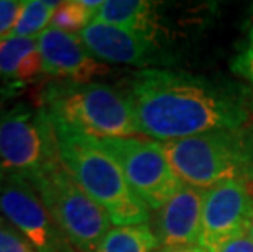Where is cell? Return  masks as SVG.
<instances>
[{"instance_id":"obj_18","label":"cell","mask_w":253,"mask_h":252,"mask_svg":"<svg viewBox=\"0 0 253 252\" xmlns=\"http://www.w3.org/2000/svg\"><path fill=\"white\" fill-rule=\"evenodd\" d=\"M230 69L237 77L242 79V84H245L253 92V25L249 31L245 45L230 62Z\"/></svg>"},{"instance_id":"obj_22","label":"cell","mask_w":253,"mask_h":252,"mask_svg":"<svg viewBox=\"0 0 253 252\" xmlns=\"http://www.w3.org/2000/svg\"><path fill=\"white\" fill-rule=\"evenodd\" d=\"M216 252H253V239L247 233L240 238H235L229 243L222 244Z\"/></svg>"},{"instance_id":"obj_6","label":"cell","mask_w":253,"mask_h":252,"mask_svg":"<svg viewBox=\"0 0 253 252\" xmlns=\"http://www.w3.org/2000/svg\"><path fill=\"white\" fill-rule=\"evenodd\" d=\"M30 184L75 251L95 252L98 249L101 239L111 229V219L98 203L85 194L62 164Z\"/></svg>"},{"instance_id":"obj_2","label":"cell","mask_w":253,"mask_h":252,"mask_svg":"<svg viewBox=\"0 0 253 252\" xmlns=\"http://www.w3.org/2000/svg\"><path fill=\"white\" fill-rule=\"evenodd\" d=\"M62 165L91 200L108 213L116 226L150 221V208L127 184L118 162L90 136L52 123Z\"/></svg>"},{"instance_id":"obj_23","label":"cell","mask_w":253,"mask_h":252,"mask_svg":"<svg viewBox=\"0 0 253 252\" xmlns=\"http://www.w3.org/2000/svg\"><path fill=\"white\" fill-rule=\"evenodd\" d=\"M155 252H211L203 246H190V248H159Z\"/></svg>"},{"instance_id":"obj_5","label":"cell","mask_w":253,"mask_h":252,"mask_svg":"<svg viewBox=\"0 0 253 252\" xmlns=\"http://www.w3.org/2000/svg\"><path fill=\"white\" fill-rule=\"evenodd\" d=\"M59 164L56 130L44 108L17 103L0 113V175L31 182Z\"/></svg>"},{"instance_id":"obj_15","label":"cell","mask_w":253,"mask_h":252,"mask_svg":"<svg viewBox=\"0 0 253 252\" xmlns=\"http://www.w3.org/2000/svg\"><path fill=\"white\" fill-rule=\"evenodd\" d=\"M38 50V38L5 36L0 38V87L8 95L17 94L23 87L17 82V72L23 59Z\"/></svg>"},{"instance_id":"obj_21","label":"cell","mask_w":253,"mask_h":252,"mask_svg":"<svg viewBox=\"0 0 253 252\" xmlns=\"http://www.w3.org/2000/svg\"><path fill=\"white\" fill-rule=\"evenodd\" d=\"M23 10V2L17 0H0V38H5L12 33L13 26Z\"/></svg>"},{"instance_id":"obj_7","label":"cell","mask_w":253,"mask_h":252,"mask_svg":"<svg viewBox=\"0 0 253 252\" xmlns=\"http://www.w3.org/2000/svg\"><path fill=\"white\" fill-rule=\"evenodd\" d=\"M91 139L116 160L127 184L150 210L162 208L185 185L171 169L162 143L136 136Z\"/></svg>"},{"instance_id":"obj_10","label":"cell","mask_w":253,"mask_h":252,"mask_svg":"<svg viewBox=\"0 0 253 252\" xmlns=\"http://www.w3.org/2000/svg\"><path fill=\"white\" fill-rule=\"evenodd\" d=\"M79 38L91 56L103 62L127 64L142 69L173 62L157 40L101 21H91L80 31Z\"/></svg>"},{"instance_id":"obj_13","label":"cell","mask_w":253,"mask_h":252,"mask_svg":"<svg viewBox=\"0 0 253 252\" xmlns=\"http://www.w3.org/2000/svg\"><path fill=\"white\" fill-rule=\"evenodd\" d=\"M93 21L120 26L134 33H141L157 40L160 21L157 15V3L145 0H108L93 15Z\"/></svg>"},{"instance_id":"obj_3","label":"cell","mask_w":253,"mask_h":252,"mask_svg":"<svg viewBox=\"0 0 253 252\" xmlns=\"http://www.w3.org/2000/svg\"><path fill=\"white\" fill-rule=\"evenodd\" d=\"M36 105L52 123L91 138L141 136L125 89L108 84L56 79L40 89Z\"/></svg>"},{"instance_id":"obj_8","label":"cell","mask_w":253,"mask_h":252,"mask_svg":"<svg viewBox=\"0 0 253 252\" xmlns=\"http://www.w3.org/2000/svg\"><path fill=\"white\" fill-rule=\"evenodd\" d=\"M0 214L36 252H77L28 180L0 175Z\"/></svg>"},{"instance_id":"obj_4","label":"cell","mask_w":253,"mask_h":252,"mask_svg":"<svg viewBox=\"0 0 253 252\" xmlns=\"http://www.w3.org/2000/svg\"><path fill=\"white\" fill-rule=\"evenodd\" d=\"M162 148L183 184L203 190L222 182L253 187V121L167 141Z\"/></svg>"},{"instance_id":"obj_1","label":"cell","mask_w":253,"mask_h":252,"mask_svg":"<svg viewBox=\"0 0 253 252\" xmlns=\"http://www.w3.org/2000/svg\"><path fill=\"white\" fill-rule=\"evenodd\" d=\"M141 136L159 143L237 128L253 115V92L225 77L141 69L125 87Z\"/></svg>"},{"instance_id":"obj_20","label":"cell","mask_w":253,"mask_h":252,"mask_svg":"<svg viewBox=\"0 0 253 252\" xmlns=\"http://www.w3.org/2000/svg\"><path fill=\"white\" fill-rule=\"evenodd\" d=\"M41 76H44V67H42V59L40 51H33L31 54H28L23 62L20 64L18 72H17V82L21 87L33 84L35 80H38Z\"/></svg>"},{"instance_id":"obj_24","label":"cell","mask_w":253,"mask_h":252,"mask_svg":"<svg viewBox=\"0 0 253 252\" xmlns=\"http://www.w3.org/2000/svg\"><path fill=\"white\" fill-rule=\"evenodd\" d=\"M249 234L252 236V239H253V223H252V228H250V231H249Z\"/></svg>"},{"instance_id":"obj_11","label":"cell","mask_w":253,"mask_h":252,"mask_svg":"<svg viewBox=\"0 0 253 252\" xmlns=\"http://www.w3.org/2000/svg\"><path fill=\"white\" fill-rule=\"evenodd\" d=\"M38 51L46 76L75 82H90L96 76L110 72L108 66L87 51L79 35L57 28H46L38 36Z\"/></svg>"},{"instance_id":"obj_9","label":"cell","mask_w":253,"mask_h":252,"mask_svg":"<svg viewBox=\"0 0 253 252\" xmlns=\"http://www.w3.org/2000/svg\"><path fill=\"white\" fill-rule=\"evenodd\" d=\"M253 223V187L222 182L206 189L199 246L216 252L220 246L250 231Z\"/></svg>"},{"instance_id":"obj_12","label":"cell","mask_w":253,"mask_h":252,"mask_svg":"<svg viewBox=\"0 0 253 252\" xmlns=\"http://www.w3.org/2000/svg\"><path fill=\"white\" fill-rule=\"evenodd\" d=\"M204 192L185 184L178 194L155 210L149 224L160 248L199 246Z\"/></svg>"},{"instance_id":"obj_14","label":"cell","mask_w":253,"mask_h":252,"mask_svg":"<svg viewBox=\"0 0 253 252\" xmlns=\"http://www.w3.org/2000/svg\"><path fill=\"white\" fill-rule=\"evenodd\" d=\"M160 248L150 224L111 228L95 252H155Z\"/></svg>"},{"instance_id":"obj_17","label":"cell","mask_w":253,"mask_h":252,"mask_svg":"<svg viewBox=\"0 0 253 252\" xmlns=\"http://www.w3.org/2000/svg\"><path fill=\"white\" fill-rule=\"evenodd\" d=\"M95 12H91L82 3V0H72V2H61L56 8L51 20V28H57L66 33H80L84 28L93 21Z\"/></svg>"},{"instance_id":"obj_16","label":"cell","mask_w":253,"mask_h":252,"mask_svg":"<svg viewBox=\"0 0 253 252\" xmlns=\"http://www.w3.org/2000/svg\"><path fill=\"white\" fill-rule=\"evenodd\" d=\"M61 2H42V0H26L23 10L8 36H21V38H38L51 25L52 15Z\"/></svg>"},{"instance_id":"obj_19","label":"cell","mask_w":253,"mask_h":252,"mask_svg":"<svg viewBox=\"0 0 253 252\" xmlns=\"http://www.w3.org/2000/svg\"><path fill=\"white\" fill-rule=\"evenodd\" d=\"M0 252H36L30 241L0 214Z\"/></svg>"}]
</instances>
